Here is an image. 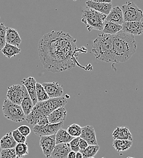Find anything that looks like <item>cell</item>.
I'll list each match as a JSON object with an SVG mask.
<instances>
[{"label":"cell","mask_w":143,"mask_h":158,"mask_svg":"<svg viewBox=\"0 0 143 158\" xmlns=\"http://www.w3.org/2000/svg\"><path fill=\"white\" fill-rule=\"evenodd\" d=\"M76 39L62 31H53L42 36L38 53L44 68L48 71L59 73L72 69L75 59Z\"/></svg>","instance_id":"cell-1"},{"label":"cell","mask_w":143,"mask_h":158,"mask_svg":"<svg viewBox=\"0 0 143 158\" xmlns=\"http://www.w3.org/2000/svg\"><path fill=\"white\" fill-rule=\"evenodd\" d=\"M113 37L114 63L128 61L136 50L135 36L120 31L113 35Z\"/></svg>","instance_id":"cell-2"},{"label":"cell","mask_w":143,"mask_h":158,"mask_svg":"<svg viewBox=\"0 0 143 158\" xmlns=\"http://www.w3.org/2000/svg\"><path fill=\"white\" fill-rule=\"evenodd\" d=\"M67 103V100L65 97L56 98H50L47 100L38 102L33 107L31 113L26 116L27 122L31 125H36L39 120L47 117L55 110L65 106Z\"/></svg>","instance_id":"cell-3"},{"label":"cell","mask_w":143,"mask_h":158,"mask_svg":"<svg viewBox=\"0 0 143 158\" xmlns=\"http://www.w3.org/2000/svg\"><path fill=\"white\" fill-rule=\"evenodd\" d=\"M113 35L102 32L93 41L92 51L96 60L107 63H114Z\"/></svg>","instance_id":"cell-4"},{"label":"cell","mask_w":143,"mask_h":158,"mask_svg":"<svg viewBox=\"0 0 143 158\" xmlns=\"http://www.w3.org/2000/svg\"><path fill=\"white\" fill-rule=\"evenodd\" d=\"M106 15L92 9L86 7L82 12V21L89 31H102Z\"/></svg>","instance_id":"cell-5"},{"label":"cell","mask_w":143,"mask_h":158,"mask_svg":"<svg viewBox=\"0 0 143 158\" xmlns=\"http://www.w3.org/2000/svg\"><path fill=\"white\" fill-rule=\"evenodd\" d=\"M4 116L14 122H21L26 119L20 105L11 102L8 99H5L2 107Z\"/></svg>","instance_id":"cell-6"},{"label":"cell","mask_w":143,"mask_h":158,"mask_svg":"<svg viewBox=\"0 0 143 158\" xmlns=\"http://www.w3.org/2000/svg\"><path fill=\"white\" fill-rule=\"evenodd\" d=\"M121 8L124 21H140L143 18V10L132 1H127Z\"/></svg>","instance_id":"cell-7"},{"label":"cell","mask_w":143,"mask_h":158,"mask_svg":"<svg viewBox=\"0 0 143 158\" xmlns=\"http://www.w3.org/2000/svg\"><path fill=\"white\" fill-rule=\"evenodd\" d=\"M64 122L58 123H48L45 126L35 125L33 127V131L35 135L38 136H45L53 135L63 127Z\"/></svg>","instance_id":"cell-8"},{"label":"cell","mask_w":143,"mask_h":158,"mask_svg":"<svg viewBox=\"0 0 143 158\" xmlns=\"http://www.w3.org/2000/svg\"><path fill=\"white\" fill-rule=\"evenodd\" d=\"M25 87L23 85H14L8 88L7 91V99L11 102L20 105L24 97Z\"/></svg>","instance_id":"cell-9"},{"label":"cell","mask_w":143,"mask_h":158,"mask_svg":"<svg viewBox=\"0 0 143 158\" xmlns=\"http://www.w3.org/2000/svg\"><path fill=\"white\" fill-rule=\"evenodd\" d=\"M39 143L44 156L46 158H50L56 145L55 135L41 136Z\"/></svg>","instance_id":"cell-10"},{"label":"cell","mask_w":143,"mask_h":158,"mask_svg":"<svg viewBox=\"0 0 143 158\" xmlns=\"http://www.w3.org/2000/svg\"><path fill=\"white\" fill-rule=\"evenodd\" d=\"M123 32L134 36L143 34V21H124L122 24Z\"/></svg>","instance_id":"cell-11"},{"label":"cell","mask_w":143,"mask_h":158,"mask_svg":"<svg viewBox=\"0 0 143 158\" xmlns=\"http://www.w3.org/2000/svg\"><path fill=\"white\" fill-rule=\"evenodd\" d=\"M42 85L50 98H56L61 97L62 96V86L58 82L54 81L51 83H43Z\"/></svg>","instance_id":"cell-12"},{"label":"cell","mask_w":143,"mask_h":158,"mask_svg":"<svg viewBox=\"0 0 143 158\" xmlns=\"http://www.w3.org/2000/svg\"><path fill=\"white\" fill-rule=\"evenodd\" d=\"M21 83L26 88L34 106L38 102L36 91V85L37 83L36 80L33 77H29L28 78L23 79L21 81Z\"/></svg>","instance_id":"cell-13"},{"label":"cell","mask_w":143,"mask_h":158,"mask_svg":"<svg viewBox=\"0 0 143 158\" xmlns=\"http://www.w3.org/2000/svg\"><path fill=\"white\" fill-rule=\"evenodd\" d=\"M80 138L86 140L89 145H97L96 133L92 126L86 125L82 127Z\"/></svg>","instance_id":"cell-14"},{"label":"cell","mask_w":143,"mask_h":158,"mask_svg":"<svg viewBox=\"0 0 143 158\" xmlns=\"http://www.w3.org/2000/svg\"><path fill=\"white\" fill-rule=\"evenodd\" d=\"M67 116V110L64 106L53 111L47 116L50 123H58L64 122Z\"/></svg>","instance_id":"cell-15"},{"label":"cell","mask_w":143,"mask_h":158,"mask_svg":"<svg viewBox=\"0 0 143 158\" xmlns=\"http://www.w3.org/2000/svg\"><path fill=\"white\" fill-rule=\"evenodd\" d=\"M86 4L87 7L92 9L96 11H98L106 15H108L111 11L112 7L111 3H105V2H96L90 0H87L86 2Z\"/></svg>","instance_id":"cell-16"},{"label":"cell","mask_w":143,"mask_h":158,"mask_svg":"<svg viewBox=\"0 0 143 158\" xmlns=\"http://www.w3.org/2000/svg\"><path fill=\"white\" fill-rule=\"evenodd\" d=\"M105 21L112 22L118 24L122 25L124 21L121 8L119 6L112 8L108 15H106Z\"/></svg>","instance_id":"cell-17"},{"label":"cell","mask_w":143,"mask_h":158,"mask_svg":"<svg viewBox=\"0 0 143 158\" xmlns=\"http://www.w3.org/2000/svg\"><path fill=\"white\" fill-rule=\"evenodd\" d=\"M71 151L69 143H61L56 144L51 153L52 158H67L68 154Z\"/></svg>","instance_id":"cell-18"},{"label":"cell","mask_w":143,"mask_h":158,"mask_svg":"<svg viewBox=\"0 0 143 158\" xmlns=\"http://www.w3.org/2000/svg\"><path fill=\"white\" fill-rule=\"evenodd\" d=\"M5 40H6V43H8L17 47L20 46L21 43V39L17 31L11 27L6 28Z\"/></svg>","instance_id":"cell-19"},{"label":"cell","mask_w":143,"mask_h":158,"mask_svg":"<svg viewBox=\"0 0 143 158\" xmlns=\"http://www.w3.org/2000/svg\"><path fill=\"white\" fill-rule=\"evenodd\" d=\"M112 137L113 139L119 140H133L132 135L130 133L129 129L126 127H117L112 133Z\"/></svg>","instance_id":"cell-20"},{"label":"cell","mask_w":143,"mask_h":158,"mask_svg":"<svg viewBox=\"0 0 143 158\" xmlns=\"http://www.w3.org/2000/svg\"><path fill=\"white\" fill-rule=\"evenodd\" d=\"M20 106L26 116L28 115L31 113V111H32L34 107V104L33 103V101L31 99V98L29 97L26 88H25V90H24V97L21 103Z\"/></svg>","instance_id":"cell-21"},{"label":"cell","mask_w":143,"mask_h":158,"mask_svg":"<svg viewBox=\"0 0 143 158\" xmlns=\"http://www.w3.org/2000/svg\"><path fill=\"white\" fill-rule=\"evenodd\" d=\"M17 143L12 136V132L7 133L0 139V147L1 149L15 148Z\"/></svg>","instance_id":"cell-22"},{"label":"cell","mask_w":143,"mask_h":158,"mask_svg":"<svg viewBox=\"0 0 143 158\" xmlns=\"http://www.w3.org/2000/svg\"><path fill=\"white\" fill-rule=\"evenodd\" d=\"M122 30V25L112 22H105L102 32L105 34L114 35Z\"/></svg>","instance_id":"cell-23"},{"label":"cell","mask_w":143,"mask_h":158,"mask_svg":"<svg viewBox=\"0 0 143 158\" xmlns=\"http://www.w3.org/2000/svg\"><path fill=\"white\" fill-rule=\"evenodd\" d=\"M1 51L5 57L9 59L11 57L20 54L21 49L17 46L6 43L5 46Z\"/></svg>","instance_id":"cell-24"},{"label":"cell","mask_w":143,"mask_h":158,"mask_svg":"<svg viewBox=\"0 0 143 158\" xmlns=\"http://www.w3.org/2000/svg\"><path fill=\"white\" fill-rule=\"evenodd\" d=\"M133 142L128 140L114 139L113 142V147L118 152H125L128 150L132 145Z\"/></svg>","instance_id":"cell-25"},{"label":"cell","mask_w":143,"mask_h":158,"mask_svg":"<svg viewBox=\"0 0 143 158\" xmlns=\"http://www.w3.org/2000/svg\"><path fill=\"white\" fill-rule=\"evenodd\" d=\"M56 136V144L61 143H69L74 138L70 136L66 130L60 128L55 134Z\"/></svg>","instance_id":"cell-26"},{"label":"cell","mask_w":143,"mask_h":158,"mask_svg":"<svg viewBox=\"0 0 143 158\" xmlns=\"http://www.w3.org/2000/svg\"><path fill=\"white\" fill-rule=\"evenodd\" d=\"M99 150L100 147L98 145H89L85 150L79 152L82 153L83 158H94Z\"/></svg>","instance_id":"cell-27"},{"label":"cell","mask_w":143,"mask_h":158,"mask_svg":"<svg viewBox=\"0 0 143 158\" xmlns=\"http://www.w3.org/2000/svg\"><path fill=\"white\" fill-rule=\"evenodd\" d=\"M16 158H21L28 155V146L26 143H17L15 147Z\"/></svg>","instance_id":"cell-28"},{"label":"cell","mask_w":143,"mask_h":158,"mask_svg":"<svg viewBox=\"0 0 143 158\" xmlns=\"http://www.w3.org/2000/svg\"><path fill=\"white\" fill-rule=\"evenodd\" d=\"M36 96H37V99L38 102L45 101L50 99L45 89H44L43 86L40 83H38V82L36 83Z\"/></svg>","instance_id":"cell-29"},{"label":"cell","mask_w":143,"mask_h":158,"mask_svg":"<svg viewBox=\"0 0 143 158\" xmlns=\"http://www.w3.org/2000/svg\"><path fill=\"white\" fill-rule=\"evenodd\" d=\"M67 131L74 138L80 137L82 133V127L78 124H72L69 125L67 128Z\"/></svg>","instance_id":"cell-30"},{"label":"cell","mask_w":143,"mask_h":158,"mask_svg":"<svg viewBox=\"0 0 143 158\" xmlns=\"http://www.w3.org/2000/svg\"><path fill=\"white\" fill-rule=\"evenodd\" d=\"M1 158H16V153L14 148L1 149L0 153Z\"/></svg>","instance_id":"cell-31"},{"label":"cell","mask_w":143,"mask_h":158,"mask_svg":"<svg viewBox=\"0 0 143 158\" xmlns=\"http://www.w3.org/2000/svg\"><path fill=\"white\" fill-rule=\"evenodd\" d=\"M12 136L17 143H25L26 141V137L21 134L20 132L17 130H15L12 132Z\"/></svg>","instance_id":"cell-32"},{"label":"cell","mask_w":143,"mask_h":158,"mask_svg":"<svg viewBox=\"0 0 143 158\" xmlns=\"http://www.w3.org/2000/svg\"><path fill=\"white\" fill-rule=\"evenodd\" d=\"M79 140L80 137H77L73 139L69 143L70 145V148L72 151H74L75 152H78L80 151L79 148Z\"/></svg>","instance_id":"cell-33"},{"label":"cell","mask_w":143,"mask_h":158,"mask_svg":"<svg viewBox=\"0 0 143 158\" xmlns=\"http://www.w3.org/2000/svg\"><path fill=\"white\" fill-rule=\"evenodd\" d=\"M17 130L20 132L21 135L25 137L28 136L31 133V129L27 125H21L17 128Z\"/></svg>","instance_id":"cell-34"},{"label":"cell","mask_w":143,"mask_h":158,"mask_svg":"<svg viewBox=\"0 0 143 158\" xmlns=\"http://www.w3.org/2000/svg\"><path fill=\"white\" fill-rule=\"evenodd\" d=\"M89 145V144L87 143V142L84 140V139L80 138L79 140V148H80V151H83L84 150H85L87 146Z\"/></svg>","instance_id":"cell-35"},{"label":"cell","mask_w":143,"mask_h":158,"mask_svg":"<svg viewBox=\"0 0 143 158\" xmlns=\"http://www.w3.org/2000/svg\"><path fill=\"white\" fill-rule=\"evenodd\" d=\"M6 27L5 26L4 23H0V37L5 38L6 32Z\"/></svg>","instance_id":"cell-36"},{"label":"cell","mask_w":143,"mask_h":158,"mask_svg":"<svg viewBox=\"0 0 143 158\" xmlns=\"http://www.w3.org/2000/svg\"><path fill=\"white\" fill-rule=\"evenodd\" d=\"M48 123H50L47 117H45L43 118H41L39 120V121L38 122V123H37V125H40V126H45L46 125H48Z\"/></svg>","instance_id":"cell-37"},{"label":"cell","mask_w":143,"mask_h":158,"mask_svg":"<svg viewBox=\"0 0 143 158\" xmlns=\"http://www.w3.org/2000/svg\"><path fill=\"white\" fill-rule=\"evenodd\" d=\"M6 42V40L5 38L3 37H0V51L2 50V49L4 48V46H5Z\"/></svg>","instance_id":"cell-38"},{"label":"cell","mask_w":143,"mask_h":158,"mask_svg":"<svg viewBox=\"0 0 143 158\" xmlns=\"http://www.w3.org/2000/svg\"><path fill=\"white\" fill-rule=\"evenodd\" d=\"M96 2H105V3H111L112 0H90Z\"/></svg>","instance_id":"cell-39"},{"label":"cell","mask_w":143,"mask_h":158,"mask_svg":"<svg viewBox=\"0 0 143 158\" xmlns=\"http://www.w3.org/2000/svg\"><path fill=\"white\" fill-rule=\"evenodd\" d=\"M75 156H76V152L71 150L68 154L67 158H75Z\"/></svg>","instance_id":"cell-40"},{"label":"cell","mask_w":143,"mask_h":158,"mask_svg":"<svg viewBox=\"0 0 143 158\" xmlns=\"http://www.w3.org/2000/svg\"><path fill=\"white\" fill-rule=\"evenodd\" d=\"M75 158H83V155L80 152H78L76 153V156H75Z\"/></svg>","instance_id":"cell-41"},{"label":"cell","mask_w":143,"mask_h":158,"mask_svg":"<svg viewBox=\"0 0 143 158\" xmlns=\"http://www.w3.org/2000/svg\"><path fill=\"white\" fill-rule=\"evenodd\" d=\"M132 158V157H127V158Z\"/></svg>","instance_id":"cell-42"},{"label":"cell","mask_w":143,"mask_h":158,"mask_svg":"<svg viewBox=\"0 0 143 158\" xmlns=\"http://www.w3.org/2000/svg\"><path fill=\"white\" fill-rule=\"evenodd\" d=\"M74 1H77V0H74Z\"/></svg>","instance_id":"cell-43"},{"label":"cell","mask_w":143,"mask_h":158,"mask_svg":"<svg viewBox=\"0 0 143 158\" xmlns=\"http://www.w3.org/2000/svg\"></svg>","instance_id":"cell-44"},{"label":"cell","mask_w":143,"mask_h":158,"mask_svg":"<svg viewBox=\"0 0 143 158\" xmlns=\"http://www.w3.org/2000/svg\"></svg>","instance_id":"cell-45"}]
</instances>
